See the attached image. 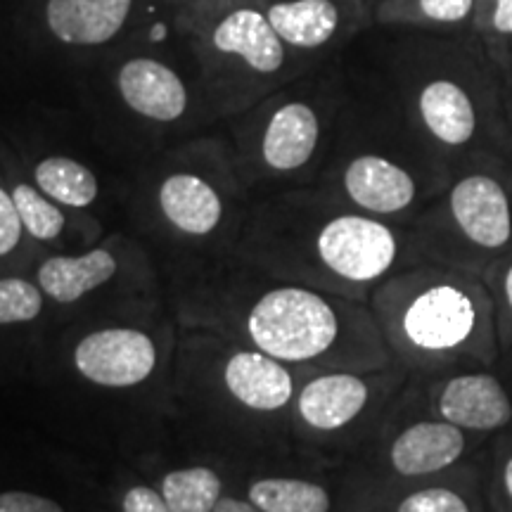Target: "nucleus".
I'll use <instances>...</instances> for the list:
<instances>
[{
	"label": "nucleus",
	"instance_id": "b1692460",
	"mask_svg": "<svg viewBox=\"0 0 512 512\" xmlns=\"http://www.w3.org/2000/svg\"><path fill=\"white\" fill-rule=\"evenodd\" d=\"M399 512H472L470 505L458 491L446 486H430L406 496L399 505Z\"/></svg>",
	"mask_w": 512,
	"mask_h": 512
},
{
	"label": "nucleus",
	"instance_id": "0eeeda50",
	"mask_svg": "<svg viewBox=\"0 0 512 512\" xmlns=\"http://www.w3.org/2000/svg\"><path fill=\"white\" fill-rule=\"evenodd\" d=\"M121 98L152 121H176L188 107V91L174 69L152 57H133L117 74Z\"/></svg>",
	"mask_w": 512,
	"mask_h": 512
},
{
	"label": "nucleus",
	"instance_id": "f8f14e48",
	"mask_svg": "<svg viewBox=\"0 0 512 512\" xmlns=\"http://www.w3.org/2000/svg\"><path fill=\"white\" fill-rule=\"evenodd\" d=\"M228 392L254 411H278L292 399V375L264 351H240L223 370Z\"/></svg>",
	"mask_w": 512,
	"mask_h": 512
},
{
	"label": "nucleus",
	"instance_id": "4be33fe9",
	"mask_svg": "<svg viewBox=\"0 0 512 512\" xmlns=\"http://www.w3.org/2000/svg\"><path fill=\"white\" fill-rule=\"evenodd\" d=\"M12 200L19 211L22 226L38 240H55L64 228V214L50 202L46 192H38L31 185H17Z\"/></svg>",
	"mask_w": 512,
	"mask_h": 512
},
{
	"label": "nucleus",
	"instance_id": "6e6552de",
	"mask_svg": "<svg viewBox=\"0 0 512 512\" xmlns=\"http://www.w3.org/2000/svg\"><path fill=\"white\" fill-rule=\"evenodd\" d=\"M133 0H48L46 24L64 46L110 43L126 27Z\"/></svg>",
	"mask_w": 512,
	"mask_h": 512
},
{
	"label": "nucleus",
	"instance_id": "c85d7f7f",
	"mask_svg": "<svg viewBox=\"0 0 512 512\" xmlns=\"http://www.w3.org/2000/svg\"><path fill=\"white\" fill-rule=\"evenodd\" d=\"M494 27L501 34H512V0H496Z\"/></svg>",
	"mask_w": 512,
	"mask_h": 512
},
{
	"label": "nucleus",
	"instance_id": "a211bd4d",
	"mask_svg": "<svg viewBox=\"0 0 512 512\" xmlns=\"http://www.w3.org/2000/svg\"><path fill=\"white\" fill-rule=\"evenodd\" d=\"M266 15L283 43L306 50L325 46L339 27L332 0H285L271 5Z\"/></svg>",
	"mask_w": 512,
	"mask_h": 512
},
{
	"label": "nucleus",
	"instance_id": "4468645a",
	"mask_svg": "<svg viewBox=\"0 0 512 512\" xmlns=\"http://www.w3.org/2000/svg\"><path fill=\"white\" fill-rule=\"evenodd\" d=\"M318 117L304 102H287L268 121L261 155L275 171H297L318 145Z\"/></svg>",
	"mask_w": 512,
	"mask_h": 512
},
{
	"label": "nucleus",
	"instance_id": "f03ea898",
	"mask_svg": "<svg viewBox=\"0 0 512 512\" xmlns=\"http://www.w3.org/2000/svg\"><path fill=\"white\" fill-rule=\"evenodd\" d=\"M252 342L278 361H311L339 337L335 306L302 287H278L254 304L247 318Z\"/></svg>",
	"mask_w": 512,
	"mask_h": 512
},
{
	"label": "nucleus",
	"instance_id": "bb28decb",
	"mask_svg": "<svg viewBox=\"0 0 512 512\" xmlns=\"http://www.w3.org/2000/svg\"><path fill=\"white\" fill-rule=\"evenodd\" d=\"M420 10L434 22L453 24L470 15L472 0H420Z\"/></svg>",
	"mask_w": 512,
	"mask_h": 512
},
{
	"label": "nucleus",
	"instance_id": "cd10ccee",
	"mask_svg": "<svg viewBox=\"0 0 512 512\" xmlns=\"http://www.w3.org/2000/svg\"><path fill=\"white\" fill-rule=\"evenodd\" d=\"M124 512H171V508L150 486H133L124 496Z\"/></svg>",
	"mask_w": 512,
	"mask_h": 512
},
{
	"label": "nucleus",
	"instance_id": "f257e3e1",
	"mask_svg": "<svg viewBox=\"0 0 512 512\" xmlns=\"http://www.w3.org/2000/svg\"><path fill=\"white\" fill-rule=\"evenodd\" d=\"M489 325L482 287L456 278L420 287L399 316L401 337L425 356H472L489 342Z\"/></svg>",
	"mask_w": 512,
	"mask_h": 512
},
{
	"label": "nucleus",
	"instance_id": "9d476101",
	"mask_svg": "<svg viewBox=\"0 0 512 512\" xmlns=\"http://www.w3.org/2000/svg\"><path fill=\"white\" fill-rule=\"evenodd\" d=\"M465 451V434L451 422H418L394 439L389 460L403 477H425L446 470Z\"/></svg>",
	"mask_w": 512,
	"mask_h": 512
},
{
	"label": "nucleus",
	"instance_id": "423d86ee",
	"mask_svg": "<svg viewBox=\"0 0 512 512\" xmlns=\"http://www.w3.org/2000/svg\"><path fill=\"white\" fill-rule=\"evenodd\" d=\"M439 415L460 430H501L512 418L503 384L489 373H467L446 382L439 394Z\"/></svg>",
	"mask_w": 512,
	"mask_h": 512
},
{
	"label": "nucleus",
	"instance_id": "6ab92c4d",
	"mask_svg": "<svg viewBox=\"0 0 512 512\" xmlns=\"http://www.w3.org/2000/svg\"><path fill=\"white\" fill-rule=\"evenodd\" d=\"M36 185L50 200L83 209L98 197V181L88 166L69 157H48L36 166Z\"/></svg>",
	"mask_w": 512,
	"mask_h": 512
},
{
	"label": "nucleus",
	"instance_id": "20e7f679",
	"mask_svg": "<svg viewBox=\"0 0 512 512\" xmlns=\"http://www.w3.org/2000/svg\"><path fill=\"white\" fill-rule=\"evenodd\" d=\"M74 366L86 380L102 387H136L155 370L157 349L140 330H98L81 339Z\"/></svg>",
	"mask_w": 512,
	"mask_h": 512
},
{
	"label": "nucleus",
	"instance_id": "2eb2a0df",
	"mask_svg": "<svg viewBox=\"0 0 512 512\" xmlns=\"http://www.w3.org/2000/svg\"><path fill=\"white\" fill-rule=\"evenodd\" d=\"M164 216L178 230L190 235H207L221 221V200L207 181L192 174L169 176L159 188Z\"/></svg>",
	"mask_w": 512,
	"mask_h": 512
},
{
	"label": "nucleus",
	"instance_id": "5701e85b",
	"mask_svg": "<svg viewBox=\"0 0 512 512\" xmlns=\"http://www.w3.org/2000/svg\"><path fill=\"white\" fill-rule=\"evenodd\" d=\"M43 309L41 290L27 280L5 278L0 280V325L27 323Z\"/></svg>",
	"mask_w": 512,
	"mask_h": 512
},
{
	"label": "nucleus",
	"instance_id": "dca6fc26",
	"mask_svg": "<svg viewBox=\"0 0 512 512\" xmlns=\"http://www.w3.org/2000/svg\"><path fill=\"white\" fill-rule=\"evenodd\" d=\"M117 273V261L107 249H93L83 256H53L38 271L41 290L55 302L72 304Z\"/></svg>",
	"mask_w": 512,
	"mask_h": 512
},
{
	"label": "nucleus",
	"instance_id": "39448f33",
	"mask_svg": "<svg viewBox=\"0 0 512 512\" xmlns=\"http://www.w3.org/2000/svg\"><path fill=\"white\" fill-rule=\"evenodd\" d=\"M458 228L482 249H501L512 238L510 204L501 183L491 176H467L451 192Z\"/></svg>",
	"mask_w": 512,
	"mask_h": 512
},
{
	"label": "nucleus",
	"instance_id": "2f4dec72",
	"mask_svg": "<svg viewBox=\"0 0 512 512\" xmlns=\"http://www.w3.org/2000/svg\"><path fill=\"white\" fill-rule=\"evenodd\" d=\"M505 297H508V304L512 309V266L508 268V273H505Z\"/></svg>",
	"mask_w": 512,
	"mask_h": 512
},
{
	"label": "nucleus",
	"instance_id": "9b49d317",
	"mask_svg": "<svg viewBox=\"0 0 512 512\" xmlns=\"http://www.w3.org/2000/svg\"><path fill=\"white\" fill-rule=\"evenodd\" d=\"M344 188L358 207L373 214H396L415 197V183L399 164L377 155L356 157L347 166Z\"/></svg>",
	"mask_w": 512,
	"mask_h": 512
},
{
	"label": "nucleus",
	"instance_id": "a878e982",
	"mask_svg": "<svg viewBox=\"0 0 512 512\" xmlns=\"http://www.w3.org/2000/svg\"><path fill=\"white\" fill-rule=\"evenodd\" d=\"M0 512H64L50 498L27 494V491H8L0 494Z\"/></svg>",
	"mask_w": 512,
	"mask_h": 512
},
{
	"label": "nucleus",
	"instance_id": "7ed1b4c3",
	"mask_svg": "<svg viewBox=\"0 0 512 512\" xmlns=\"http://www.w3.org/2000/svg\"><path fill=\"white\" fill-rule=\"evenodd\" d=\"M318 256L332 273L351 283H370L392 268L396 238L384 223L366 216H337L316 240Z\"/></svg>",
	"mask_w": 512,
	"mask_h": 512
},
{
	"label": "nucleus",
	"instance_id": "393cba45",
	"mask_svg": "<svg viewBox=\"0 0 512 512\" xmlns=\"http://www.w3.org/2000/svg\"><path fill=\"white\" fill-rule=\"evenodd\" d=\"M22 219L15 207V200L0 188V256L12 252L22 238Z\"/></svg>",
	"mask_w": 512,
	"mask_h": 512
},
{
	"label": "nucleus",
	"instance_id": "f3484780",
	"mask_svg": "<svg viewBox=\"0 0 512 512\" xmlns=\"http://www.w3.org/2000/svg\"><path fill=\"white\" fill-rule=\"evenodd\" d=\"M420 117L432 136L444 145H465L475 136V107L463 88L453 81L439 79L422 88Z\"/></svg>",
	"mask_w": 512,
	"mask_h": 512
},
{
	"label": "nucleus",
	"instance_id": "1a4fd4ad",
	"mask_svg": "<svg viewBox=\"0 0 512 512\" xmlns=\"http://www.w3.org/2000/svg\"><path fill=\"white\" fill-rule=\"evenodd\" d=\"M211 43L223 55H235L259 74H273L285 62V43L271 19L254 8H238L221 19Z\"/></svg>",
	"mask_w": 512,
	"mask_h": 512
},
{
	"label": "nucleus",
	"instance_id": "c756f323",
	"mask_svg": "<svg viewBox=\"0 0 512 512\" xmlns=\"http://www.w3.org/2000/svg\"><path fill=\"white\" fill-rule=\"evenodd\" d=\"M214 512H264V510L256 508L252 501L245 503V501H238V498H221V501L216 503Z\"/></svg>",
	"mask_w": 512,
	"mask_h": 512
},
{
	"label": "nucleus",
	"instance_id": "ddd939ff",
	"mask_svg": "<svg viewBox=\"0 0 512 512\" xmlns=\"http://www.w3.org/2000/svg\"><path fill=\"white\" fill-rule=\"evenodd\" d=\"M368 384L349 373H330L311 380L299 394V415L306 425L332 432L349 425L368 403Z\"/></svg>",
	"mask_w": 512,
	"mask_h": 512
},
{
	"label": "nucleus",
	"instance_id": "7c9ffc66",
	"mask_svg": "<svg viewBox=\"0 0 512 512\" xmlns=\"http://www.w3.org/2000/svg\"><path fill=\"white\" fill-rule=\"evenodd\" d=\"M503 484H505V491H508V496L512 498V456L503 467Z\"/></svg>",
	"mask_w": 512,
	"mask_h": 512
},
{
	"label": "nucleus",
	"instance_id": "412c9836",
	"mask_svg": "<svg viewBox=\"0 0 512 512\" xmlns=\"http://www.w3.org/2000/svg\"><path fill=\"white\" fill-rule=\"evenodd\" d=\"M162 496L171 512H214L221 501V477L209 467H188L162 479Z\"/></svg>",
	"mask_w": 512,
	"mask_h": 512
},
{
	"label": "nucleus",
	"instance_id": "aec40b11",
	"mask_svg": "<svg viewBox=\"0 0 512 512\" xmlns=\"http://www.w3.org/2000/svg\"><path fill=\"white\" fill-rule=\"evenodd\" d=\"M249 501L264 512H330L328 491L304 479H261Z\"/></svg>",
	"mask_w": 512,
	"mask_h": 512
}]
</instances>
